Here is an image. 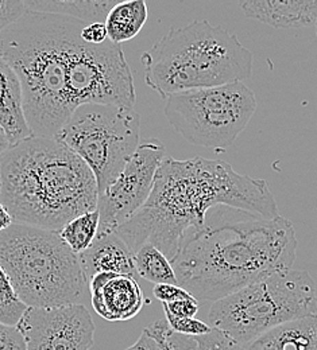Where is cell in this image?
<instances>
[{"instance_id": "6da1fadb", "label": "cell", "mask_w": 317, "mask_h": 350, "mask_svg": "<svg viewBox=\"0 0 317 350\" xmlns=\"http://www.w3.org/2000/svg\"><path fill=\"white\" fill-rule=\"evenodd\" d=\"M297 237L282 216L219 205L201 226L185 232L172 265L177 283L197 302H216L275 272L292 269Z\"/></svg>"}, {"instance_id": "7a4b0ae2", "label": "cell", "mask_w": 317, "mask_h": 350, "mask_svg": "<svg viewBox=\"0 0 317 350\" xmlns=\"http://www.w3.org/2000/svg\"><path fill=\"white\" fill-rule=\"evenodd\" d=\"M219 205L266 219L279 216L265 179L239 174L218 159L165 157L147 202L115 233L133 254L143 244H151L172 262L185 232L201 226L208 211Z\"/></svg>"}, {"instance_id": "3957f363", "label": "cell", "mask_w": 317, "mask_h": 350, "mask_svg": "<svg viewBox=\"0 0 317 350\" xmlns=\"http://www.w3.org/2000/svg\"><path fill=\"white\" fill-rule=\"evenodd\" d=\"M0 204L12 224L60 232L97 208V183L84 161L55 137L31 136L0 157Z\"/></svg>"}, {"instance_id": "277c9868", "label": "cell", "mask_w": 317, "mask_h": 350, "mask_svg": "<svg viewBox=\"0 0 317 350\" xmlns=\"http://www.w3.org/2000/svg\"><path fill=\"white\" fill-rule=\"evenodd\" d=\"M87 23L57 14L26 11L0 33V57L15 70L33 136L55 137L75 112L69 97V62Z\"/></svg>"}, {"instance_id": "5b68a950", "label": "cell", "mask_w": 317, "mask_h": 350, "mask_svg": "<svg viewBox=\"0 0 317 350\" xmlns=\"http://www.w3.org/2000/svg\"><path fill=\"white\" fill-rule=\"evenodd\" d=\"M146 84L161 97L192 89L244 83L253 75V53L236 34L208 21L173 27L140 57Z\"/></svg>"}, {"instance_id": "8992f818", "label": "cell", "mask_w": 317, "mask_h": 350, "mask_svg": "<svg viewBox=\"0 0 317 350\" xmlns=\"http://www.w3.org/2000/svg\"><path fill=\"white\" fill-rule=\"evenodd\" d=\"M0 267L27 307L83 305L90 284L60 232L11 224L0 233Z\"/></svg>"}, {"instance_id": "52a82bcc", "label": "cell", "mask_w": 317, "mask_h": 350, "mask_svg": "<svg viewBox=\"0 0 317 350\" xmlns=\"http://www.w3.org/2000/svg\"><path fill=\"white\" fill-rule=\"evenodd\" d=\"M317 315L316 286L307 271L275 272L212 304L208 325L242 345L274 327Z\"/></svg>"}, {"instance_id": "ba28073f", "label": "cell", "mask_w": 317, "mask_h": 350, "mask_svg": "<svg viewBox=\"0 0 317 350\" xmlns=\"http://www.w3.org/2000/svg\"><path fill=\"white\" fill-rule=\"evenodd\" d=\"M140 115L134 108L84 104L55 135L91 169L103 193L122 173L139 147Z\"/></svg>"}, {"instance_id": "9c48e42d", "label": "cell", "mask_w": 317, "mask_h": 350, "mask_svg": "<svg viewBox=\"0 0 317 350\" xmlns=\"http://www.w3.org/2000/svg\"><path fill=\"white\" fill-rule=\"evenodd\" d=\"M257 111L254 92L244 83L192 89L166 98L165 116L194 146L225 152Z\"/></svg>"}, {"instance_id": "30bf717a", "label": "cell", "mask_w": 317, "mask_h": 350, "mask_svg": "<svg viewBox=\"0 0 317 350\" xmlns=\"http://www.w3.org/2000/svg\"><path fill=\"white\" fill-rule=\"evenodd\" d=\"M69 97L73 109L84 104L134 108L136 87L121 44L110 40L100 44L75 40L69 62Z\"/></svg>"}, {"instance_id": "8fae6325", "label": "cell", "mask_w": 317, "mask_h": 350, "mask_svg": "<svg viewBox=\"0 0 317 350\" xmlns=\"http://www.w3.org/2000/svg\"><path fill=\"white\" fill-rule=\"evenodd\" d=\"M165 159V146L151 137L140 143L119 176L97 197L100 216L96 239L115 233L147 202L157 172Z\"/></svg>"}, {"instance_id": "7c38bea8", "label": "cell", "mask_w": 317, "mask_h": 350, "mask_svg": "<svg viewBox=\"0 0 317 350\" xmlns=\"http://www.w3.org/2000/svg\"><path fill=\"white\" fill-rule=\"evenodd\" d=\"M27 350H91L94 323L84 305L27 307L16 325Z\"/></svg>"}, {"instance_id": "4fadbf2b", "label": "cell", "mask_w": 317, "mask_h": 350, "mask_svg": "<svg viewBox=\"0 0 317 350\" xmlns=\"http://www.w3.org/2000/svg\"><path fill=\"white\" fill-rule=\"evenodd\" d=\"M88 284L92 307L110 322L134 318L146 302L134 276L100 272Z\"/></svg>"}, {"instance_id": "5bb4252c", "label": "cell", "mask_w": 317, "mask_h": 350, "mask_svg": "<svg viewBox=\"0 0 317 350\" xmlns=\"http://www.w3.org/2000/svg\"><path fill=\"white\" fill-rule=\"evenodd\" d=\"M242 11L277 29H301L317 25V0H243Z\"/></svg>"}, {"instance_id": "9a60e30c", "label": "cell", "mask_w": 317, "mask_h": 350, "mask_svg": "<svg viewBox=\"0 0 317 350\" xmlns=\"http://www.w3.org/2000/svg\"><path fill=\"white\" fill-rule=\"evenodd\" d=\"M87 280L100 272L115 275H136L134 254L116 234L111 233L96 239L91 247L79 255Z\"/></svg>"}, {"instance_id": "2e32d148", "label": "cell", "mask_w": 317, "mask_h": 350, "mask_svg": "<svg viewBox=\"0 0 317 350\" xmlns=\"http://www.w3.org/2000/svg\"><path fill=\"white\" fill-rule=\"evenodd\" d=\"M0 126L12 146L33 136L25 116L21 81L3 57H0Z\"/></svg>"}, {"instance_id": "e0dca14e", "label": "cell", "mask_w": 317, "mask_h": 350, "mask_svg": "<svg viewBox=\"0 0 317 350\" xmlns=\"http://www.w3.org/2000/svg\"><path fill=\"white\" fill-rule=\"evenodd\" d=\"M246 350H317V315L279 325L246 345Z\"/></svg>"}, {"instance_id": "ac0fdd59", "label": "cell", "mask_w": 317, "mask_h": 350, "mask_svg": "<svg viewBox=\"0 0 317 350\" xmlns=\"http://www.w3.org/2000/svg\"><path fill=\"white\" fill-rule=\"evenodd\" d=\"M26 10L69 16L87 25L105 23V19L118 3L114 0H23Z\"/></svg>"}, {"instance_id": "d6986e66", "label": "cell", "mask_w": 317, "mask_h": 350, "mask_svg": "<svg viewBox=\"0 0 317 350\" xmlns=\"http://www.w3.org/2000/svg\"><path fill=\"white\" fill-rule=\"evenodd\" d=\"M147 4L143 0L118 1L105 19L108 40L121 44L133 40L147 21Z\"/></svg>"}, {"instance_id": "ffe728a7", "label": "cell", "mask_w": 317, "mask_h": 350, "mask_svg": "<svg viewBox=\"0 0 317 350\" xmlns=\"http://www.w3.org/2000/svg\"><path fill=\"white\" fill-rule=\"evenodd\" d=\"M136 272L155 284H179L170 260L154 245L143 244L134 252Z\"/></svg>"}, {"instance_id": "44dd1931", "label": "cell", "mask_w": 317, "mask_h": 350, "mask_svg": "<svg viewBox=\"0 0 317 350\" xmlns=\"http://www.w3.org/2000/svg\"><path fill=\"white\" fill-rule=\"evenodd\" d=\"M100 216L97 209H94L69 221L60 230V236L76 255H80L96 240Z\"/></svg>"}, {"instance_id": "7402d4cb", "label": "cell", "mask_w": 317, "mask_h": 350, "mask_svg": "<svg viewBox=\"0 0 317 350\" xmlns=\"http://www.w3.org/2000/svg\"><path fill=\"white\" fill-rule=\"evenodd\" d=\"M27 306L15 293L7 273L0 267V323L16 326Z\"/></svg>"}, {"instance_id": "603a6c76", "label": "cell", "mask_w": 317, "mask_h": 350, "mask_svg": "<svg viewBox=\"0 0 317 350\" xmlns=\"http://www.w3.org/2000/svg\"><path fill=\"white\" fill-rule=\"evenodd\" d=\"M172 329L166 319H160L143 329L142 334L126 350H172L169 334Z\"/></svg>"}, {"instance_id": "cb8c5ba5", "label": "cell", "mask_w": 317, "mask_h": 350, "mask_svg": "<svg viewBox=\"0 0 317 350\" xmlns=\"http://www.w3.org/2000/svg\"><path fill=\"white\" fill-rule=\"evenodd\" d=\"M194 340L199 350H246L244 345L239 344L227 333L218 329H211L210 333L194 337Z\"/></svg>"}, {"instance_id": "d4e9b609", "label": "cell", "mask_w": 317, "mask_h": 350, "mask_svg": "<svg viewBox=\"0 0 317 350\" xmlns=\"http://www.w3.org/2000/svg\"><path fill=\"white\" fill-rule=\"evenodd\" d=\"M166 321L170 326V329L181 336H188V337H200L211 332V326L207 325L205 322L196 319V318H179L172 314L165 312Z\"/></svg>"}, {"instance_id": "484cf974", "label": "cell", "mask_w": 317, "mask_h": 350, "mask_svg": "<svg viewBox=\"0 0 317 350\" xmlns=\"http://www.w3.org/2000/svg\"><path fill=\"white\" fill-rule=\"evenodd\" d=\"M26 11L23 0H0V33L18 21Z\"/></svg>"}, {"instance_id": "4316f807", "label": "cell", "mask_w": 317, "mask_h": 350, "mask_svg": "<svg viewBox=\"0 0 317 350\" xmlns=\"http://www.w3.org/2000/svg\"><path fill=\"white\" fill-rule=\"evenodd\" d=\"M153 294L162 304H172V302L193 298L179 284H155V287L153 288Z\"/></svg>"}, {"instance_id": "83f0119b", "label": "cell", "mask_w": 317, "mask_h": 350, "mask_svg": "<svg viewBox=\"0 0 317 350\" xmlns=\"http://www.w3.org/2000/svg\"><path fill=\"white\" fill-rule=\"evenodd\" d=\"M0 350H27L25 338L16 326L0 323Z\"/></svg>"}, {"instance_id": "f1b7e54d", "label": "cell", "mask_w": 317, "mask_h": 350, "mask_svg": "<svg viewBox=\"0 0 317 350\" xmlns=\"http://www.w3.org/2000/svg\"><path fill=\"white\" fill-rule=\"evenodd\" d=\"M165 312L179 318H194L199 312V304L194 298L183 299L172 304H162Z\"/></svg>"}, {"instance_id": "f546056e", "label": "cell", "mask_w": 317, "mask_h": 350, "mask_svg": "<svg viewBox=\"0 0 317 350\" xmlns=\"http://www.w3.org/2000/svg\"><path fill=\"white\" fill-rule=\"evenodd\" d=\"M81 40L87 44H100L108 40L105 23H91L81 30Z\"/></svg>"}, {"instance_id": "4dcf8cb0", "label": "cell", "mask_w": 317, "mask_h": 350, "mask_svg": "<svg viewBox=\"0 0 317 350\" xmlns=\"http://www.w3.org/2000/svg\"><path fill=\"white\" fill-rule=\"evenodd\" d=\"M169 342L172 345V350H199L194 337L181 336L173 330L169 334Z\"/></svg>"}, {"instance_id": "1f68e13d", "label": "cell", "mask_w": 317, "mask_h": 350, "mask_svg": "<svg viewBox=\"0 0 317 350\" xmlns=\"http://www.w3.org/2000/svg\"><path fill=\"white\" fill-rule=\"evenodd\" d=\"M12 224L11 216L8 215V212L4 209V206L0 204V233L7 229L10 225Z\"/></svg>"}, {"instance_id": "d6a6232c", "label": "cell", "mask_w": 317, "mask_h": 350, "mask_svg": "<svg viewBox=\"0 0 317 350\" xmlns=\"http://www.w3.org/2000/svg\"><path fill=\"white\" fill-rule=\"evenodd\" d=\"M11 146H12V144H11V142H10L8 136H7V133L3 130V127L0 126V157H1Z\"/></svg>"}, {"instance_id": "836d02e7", "label": "cell", "mask_w": 317, "mask_h": 350, "mask_svg": "<svg viewBox=\"0 0 317 350\" xmlns=\"http://www.w3.org/2000/svg\"><path fill=\"white\" fill-rule=\"evenodd\" d=\"M0 193H1V174H0Z\"/></svg>"}, {"instance_id": "e575fe53", "label": "cell", "mask_w": 317, "mask_h": 350, "mask_svg": "<svg viewBox=\"0 0 317 350\" xmlns=\"http://www.w3.org/2000/svg\"><path fill=\"white\" fill-rule=\"evenodd\" d=\"M316 26H317V25H316Z\"/></svg>"}]
</instances>
